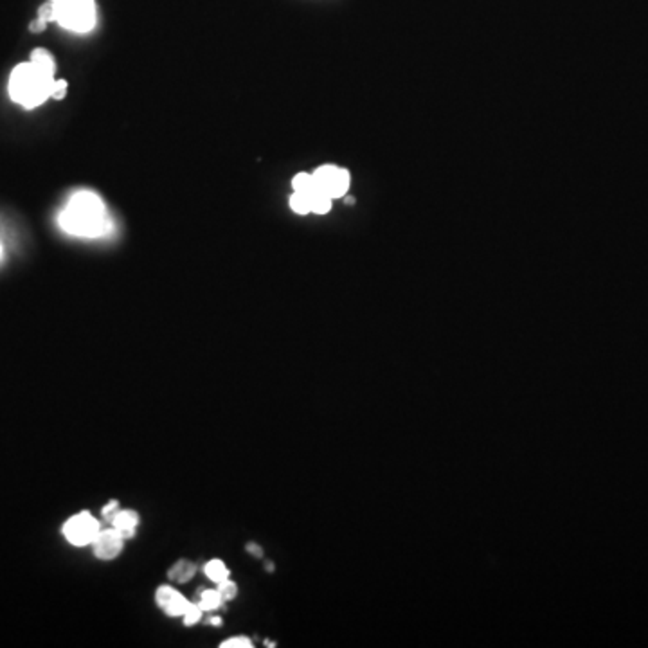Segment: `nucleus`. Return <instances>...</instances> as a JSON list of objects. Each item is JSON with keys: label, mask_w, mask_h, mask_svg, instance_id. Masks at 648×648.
<instances>
[{"label": "nucleus", "mask_w": 648, "mask_h": 648, "mask_svg": "<svg viewBox=\"0 0 648 648\" xmlns=\"http://www.w3.org/2000/svg\"><path fill=\"white\" fill-rule=\"evenodd\" d=\"M58 223L65 232L81 238H100L112 227L103 200L92 192L74 193L58 216Z\"/></svg>", "instance_id": "f257e3e1"}, {"label": "nucleus", "mask_w": 648, "mask_h": 648, "mask_svg": "<svg viewBox=\"0 0 648 648\" xmlns=\"http://www.w3.org/2000/svg\"><path fill=\"white\" fill-rule=\"evenodd\" d=\"M206 623H207V625H211V627H220V625H222V618H220V616L207 618Z\"/></svg>", "instance_id": "412c9836"}, {"label": "nucleus", "mask_w": 648, "mask_h": 648, "mask_svg": "<svg viewBox=\"0 0 648 648\" xmlns=\"http://www.w3.org/2000/svg\"><path fill=\"white\" fill-rule=\"evenodd\" d=\"M139 522H141V517L136 509H119V512L116 513V517L112 519L110 526L114 529H117V531H119L121 535H123V537L128 541V538L136 537V531H137V526H139Z\"/></svg>", "instance_id": "6e6552de"}, {"label": "nucleus", "mask_w": 648, "mask_h": 648, "mask_svg": "<svg viewBox=\"0 0 648 648\" xmlns=\"http://www.w3.org/2000/svg\"><path fill=\"white\" fill-rule=\"evenodd\" d=\"M265 647H276L274 641H265Z\"/></svg>", "instance_id": "5701e85b"}, {"label": "nucleus", "mask_w": 648, "mask_h": 648, "mask_svg": "<svg viewBox=\"0 0 648 648\" xmlns=\"http://www.w3.org/2000/svg\"><path fill=\"white\" fill-rule=\"evenodd\" d=\"M292 187H294L295 192H312L315 186V180L312 173H298L292 180Z\"/></svg>", "instance_id": "4468645a"}, {"label": "nucleus", "mask_w": 648, "mask_h": 648, "mask_svg": "<svg viewBox=\"0 0 648 648\" xmlns=\"http://www.w3.org/2000/svg\"><path fill=\"white\" fill-rule=\"evenodd\" d=\"M315 186L331 199H342L350 189V171L337 166H321L314 173Z\"/></svg>", "instance_id": "39448f33"}, {"label": "nucleus", "mask_w": 648, "mask_h": 648, "mask_svg": "<svg viewBox=\"0 0 648 648\" xmlns=\"http://www.w3.org/2000/svg\"><path fill=\"white\" fill-rule=\"evenodd\" d=\"M308 193L310 196V204H312V211L317 213V215H326L328 211L331 209V196H328L326 193L321 192L319 187H314L312 192H305Z\"/></svg>", "instance_id": "9b49d317"}, {"label": "nucleus", "mask_w": 648, "mask_h": 648, "mask_svg": "<svg viewBox=\"0 0 648 648\" xmlns=\"http://www.w3.org/2000/svg\"><path fill=\"white\" fill-rule=\"evenodd\" d=\"M266 571H269V573H272V571H274V564H266Z\"/></svg>", "instance_id": "4be33fe9"}, {"label": "nucleus", "mask_w": 648, "mask_h": 648, "mask_svg": "<svg viewBox=\"0 0 648 648\" xmlns=\"http://www.w3.org/2000/svg\"><path fill=\"white\" fill-rule=\"evenodd\" d=\"M196 569L199 567H196L192 560L180 558V560H177L175 564L170 567V571H167V578H170L171 582H177V584H186V582H189L193 577H195Z\"/></svg>", "instance_id": "1a4fd4ad"}, {"label": "nucleus", "mask_w": 648, "mask_h": 648, "mask_svg": "<svg viewBox=\"0 0 648 648\" xmlns=\"http://www.w3.org/2000/svg\"><path fill=\"white\" fill-rule=\"evenodd\" d=\"M0 256H2V245H0Z\"/></svg>", "instance_id": "b1692460"}, {"label": "nucleus", "mask_w": 648, "mask_h": 648, "mask_svg": "<svg viewBox=\"0 0 648 648\" xmlns=\"http://www.w3.org/2000/svg\"><path fill=\"white\" fill-rule=\"evenodd\" d=\"M245 549H247V553H249V555H252L254 558H261L263 557V548H261V546L256 544V542H249V544L245 546Z\"/></svg>", "instance_id": "aec40b11"}, {"label": "nucleus", "mask_w": 648, "mask_h": 648, "mask_svg": "<svg viewBox=\"0 0 648 648\" xmlns=\"http://www.w3.org/2000/svg\"><path fill=\"white\" fill-rule=\"evenodd\" d=\"M196 603L200 605L204 613H215L225 601L220 596L218 589H204L202 593L199 594V601Z\"/></svg>", "instance_id": "9d476101"}, {"label": "nucleus", "mask_w": 648, "mask_h": 648, "mask_svg": "<svg viewBox=\"0 0 648 648\" xmlns=\"http://www.w3.org/2000/svg\"><path fill=\"white\" fill-rule=\"evenodd\" d=\"M202 608H200V605L196 603H189L187 605V608H186V613L182 614V621H184V625H186V627H193V625H196V623H200V621H202Z\"/></svg>", "instance_id": "2eb2a0df"}, {"label": "nucleus", "mask_w": 648, "mask_h": 648, "mask_svg": "<svg viewBox=\"0 0 648 648\" xmlns=\"http://www.w3.org/2000/svg\"><path fill=\"white\" fill-rule=\"evenodd\" d=\"M54 74L56 72L31 60L18 64L9 76V96L15 103L22 105L28 110L40 107L52 96V88L56 83Z\"/></svg>", "instance_id": "f03ea898"}, {"label": "nucleus", "mask_w": 648, "mask_h": 648, "mask_svg": "<svg viewBox=\"0 0 648 648\" xmlns=\"http://www.w3.org/2000/svg\"><path fill=\"white\" fill-rule=\"evenodd\" d=\"M100 531V521L88 512H80L78 515L71 517L64 524L65 538H67L72 546H78V548L92 544Z\"/></svg>", "instance_id": "20e7f679"}, {"label": "nucleus", "mask_w": 648, "mask_h": 648, "mask_svg": "<svg viewBox=\"0 0 648 648\" xmlns=\"http://www.w3.org/2000/svg\"><path fill=\"white\" fill-rule=\"evenodd\" d=\"M124 541L126 538L121 535L117 529L110 528L101 529L100 533L96 535L94 542H92V548H94V555L100 560H114L121 555L124 548Z\"/></svg>", "instance_id": "423d86ee"}, {"label": "nucleus", "mask_w": 648, "mask_h": 648, "mask_svg": "<svg viewBox=\"0 0 648 648\" xmlns=\"http://www.w3.org/2000/svg\"><path fill=\"white\" fill-rule=\"evenodd\" d=\"M155 603L163 608L167 616L182 618V614L186 613L187 605L192 603V601L186 600L184 594H180L179 591L171 587V585H160L155 593Z\"/></svg>", "instance_id": "0eeeda50"}, {"label": "nucleus", "mask_w": 648, "mask_h": 648, "mask_svg": "<svg viewBox=\"0 0 648 648\" xmlns=\"http://www.w3.org/2000/svg\"><path fill=\"white\" fill-rule=\"evenodd\" d=\"M290 207L292 211L298 213V215H308V213H312V204L308 193L295 192L294 195L290 196Z\"/></svg>", "instance_id": "ddd939ff"}, {"label": "nucleus", "mask_w": 648, "mask_h": 648, "mask_svg": "<svg viewBox=\"0 0 648 648\" xmlns=\"http://www.w3.org/2000/svg\"><path fill=\"white\" fill-rule=\"evenodd\" d=\"M204 573H206V577L209 578V580L215 582V584L227 580L229 575H231L229 573V569H227V565L223 564L222 560H218V558L207 562V564L204 565Z\"/></svg>", "instance_id": "f8f14e48"}, {"label": "nucleus", "mask_w": 648, "mask_h": 648, "mask_svg": "<svg viewBox=\"0 0 648 648\" xmlns=\"http://www.w3.org/2000/svg\"><path fill=\"white\" fill-rule=\"evenodd\" d=\"M54 22L74 33H88L96 25L94 0H49Z\"/></svg>", "instance_id": "7ed1b4c3"}, {"label": "nucleus", "mask_w": 648, "mask_h": 648, "mask_svg": "<svg viewBox=\"0 0 648 648\" xmlns=\"http://www.w3.org/2000/svg\"><path fill=\"white\" fill-rule=\"evenodd\" d=\"M252 647H254L252 641L245 636L229 637V640H225L220 643V648H252Z\"/></svg>", "instance_id": "f3484780"}, {"label": "nucleus", "mask_w": 648, "mask_h": 648, "mask_svg": "<svg viewBox=\"0 0 648 648\" xmlns=\"http://www.w3.org/2000/svg\"><path fill=\"white\" fill-rule=\"evenodd\" d=\"M216 589H218V593H220V596H222L223 601H232L236 598V594H238V585H236L231 578L220 582Z\"/></svg>", "instance_id": "dca6fc26"}, {"label": "nucleus", "mask_w": 648, "mask_h": 648, "mask_svg": "<svg viewBox=\"0 0 648 648\" xmlns=\"http://www.w3.org/2000/svg\"><path fill=\"white\" fill-rule=\"evenodd\" d=\"M119 501H114V499H112L110 502H108L107 506H103V509H101V515H103V519L105 521L108 522V524H110L112 522V519L116 517V513L119 512Z\"/></svg>", "instance_id": "a211bd4d"}, {"label": "nucleus", "mask_w": 648, "mask_h": 648, "mask_svg": "<svg viewBox=\"0 0 648 648\" xmlns=\"http://www.w3.org/2000/svg\"><path fill=\"white\" fill-rule=\"evenodd\" d=\"M65 94H67V81L65 80H56L54 88H52V96L54 100H64Z\"/></svg>", "instance_id": "6ab92c4d"}]
</instances>
